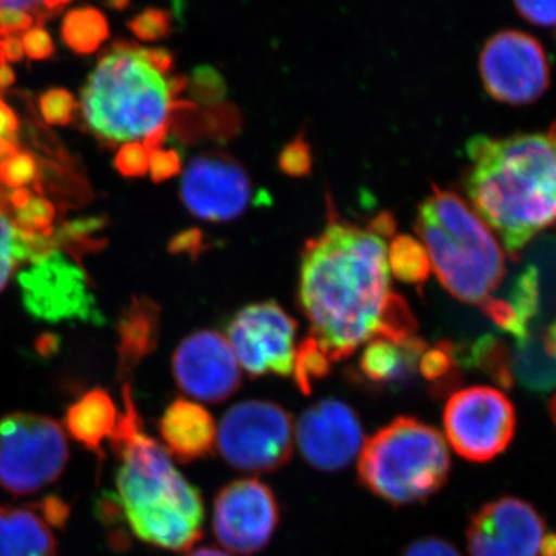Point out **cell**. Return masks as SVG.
<instances>
[{
    "instance_id": "cell-1",
    "label": "cell",
    "mask_w": 556,
    "mask_h": 556,
    "mask_svg": "<svg viewBox=\"0 0 556 556\" xmlns=\"http://www.w3.org/2000/svg\"><path fill=\"white\" fill-rule=\"evenodd\" d=\"M328 203L327 228L303 248L299 300L313 338L336 362L378 338L393 292L386 241L342 222Z\"/></svg>"
},
{
    "instance_id": "cell-13",
    "label": "cell",
    "mask_w": 556,
    "mask_h": 556,
    "mask_svg": "<svg viewBox=\"0 0 556 556\" xmlns=\"http://www.w3.org/2000/svg\"><path fill=\"white\" fill-rule=\"evenodd\" d=\"M298 325L276 302L255 303L240 311L228 327V342L252 378L292 375Z\"/></svg>"
},
{
    "instance_id": "cell-49",
    "label": "cell",
    "mask_w": 556,
    "mask_h": 556,
    "mask_svg": "<svg viewBox=\"0 0 556 556\" xmlns=\"http://www.w3.org/2000/svg\"><path fill=\"white\" fill-rule=\"evenodd\" d=\"M541 556H556V533L547 532L543 548H541Z\"/></svg>"
},
{
    "instance_id": "cell-45",
    "label": "cell",
    "mask_w": 556,
    "mask_h": 556,
    "mask_svg": "<svg viewBox=\"0 0 556 556\" xmlns=\"http://www.w3.org/2000/svg\"><path fill=\"white\" fill-rule=\"evenodd\" d=\"M35 346L40 357L50 358L61 350V338L54 332H43L36 339Z\"/></svg>"
},
{
    "instance_id": "cell-15",
    "label": "cell",
    "mask_w": 556,
    "mask_h": 556,
    "mask_svg": "<svg viewBox=\"0 0 556 556\" xmlns=\"http://www.w3.org/2000/svg\"><path fill=\"white\" fill-rule=\"evenodd\" d=\"M179 192L193 217L226 223L247 211L252 200V182L248 172L232 156L203 153L190 161Z\"/></svg>"
},
{
    "instance_id": "cell-38",
    "label": "cell",
    "mask_w": 556,
    "mask_h": 556,
    "mask_svg": "<svg viewBox=\"0 0 556 556\" xmlns=\"http://www.w3.org/2000/svg\"><path fill=\"white\" fill-rule=\"evenodd\" d=\"M20 119L13 109L0 98V163L20 150Z\"/></svg>"
},
{
    "instance_id": "cell-31",
    "label": "cell",
    "mask_w": 556,
    "mask_h": 556,
    "mask_svg": "<svg viewBox=\"0 0 556 556\" xmlns=\"http://www.w3.org/2000/svg\"><path fill=\"white\" fill-rule=\"evenodd\" d=\"M54 217H56L54 204L43 197H33L27 206L11 214L13 225L17 229L25 233L43 237V239H51L53 236Z\"/></svg>"
},
{
    "instance_id": "cell-4",
    "label": "cell",
    "mask_w": 556,
    "mask_h": 556,
    "mask_svg": "<svg viewBox=\"0 0 556 556\" xmlns=\"http://www.w3.org/2000/svg\"><path fill=\"white\" fill-rule=\"evenodd\" d=\"M186 87L188 78L175 73L170 51L116 40L90 73L80 108L91 134L113 148L170 124Z\"/></svg>"
},
{
    "instance_id": "cell-32",
    "label": "cell",
    "mask_w": 556,
    "mask_h": 556,
    "mask_svg": "<svg viewBox=\"0 0 556 556\" xmlns=\"http://www.w3.org/2000/svg\"><path fill=\"white\" fill-rule=\"evenodd\" d=\"M20 265L16 252V228L5 193L0 190V291L9 283L11 274Z\"/></svg>"
},
{
    "instance_id": "cell-26",
    "label": "cell",
    "mask_w": 556,
    "mask_h": 556,
    "mask_svg": "<svg viewBox=\"0 0 556 556\" xmlns=\"http://www.w3.org/2000/svg\"><path fill=\"white\" fill-rule=\"evenodd\" d=\"M388 269L402 283L422 287L431 273L427 249L412 236H397L387 251Z\"/></svg>"
},
{
    "instance_id": "cell-2",
    "label": "cell",
    "mask_w": 556,
    "mask_h": 556,
    "mask_svg": "<svg viewBox=\"0 0 556 556\" xmlns=\"http://www.w3.org/2000/svg\"><path fill=\"white\" fill-rule=\"evenodd\" d=\"M466 192L510 258L556 226V123L546 131L467 142Z\"/></svg>"
},
{
    "instance_id": "cell-30",
    "label": "cell",
    "mask_w": 556,
    "mask_h": 556,
    "mask_svg": "<svg viewBox=\"0 0 556 556\" xmlns=\"http://www.w3.org/2000/svg\"><path fill=\"white\" fill-rule=\"evenodd\" d=\"M0 185L10 189L28 188L31 185L36 192L42 193L39 164L35 155L20 149L3 160L0 163Z\"/></svg>"
},
{
    "instance_id": "cell-12",
    "label": "cell",
    "mask_w": 556,
    "mask_h": 556,
    "mask_svg": "<svg viewBox=\"0 0 556 556\" xmlns=\"http://www.w3.org/2000/svg\"><path fill=\"white\" fill-rule=\"evenodd\" d=\"M280 521L276 493L260 479L248 478L223 486L214 501L212 527L223 547L252 556L268 546Z\"/></svg>"
},
{
    "instance_id": "cell-27",
    "label": "cell",
    "mask_w": 556,
    "mask_h": 556,
    "mask_svg": "<svg viewBox=\"0 0 556 556\" xmlns=\"http://www.w3.org/2000/svg\"><path fill=\"white\" fill-rule=\"evenodd\" d=\"M455 345L442 340L438 345L427 348L417 364V371L430 383L431 396L439 397L453 390L457 382Z\"/></svg>"
},
{
    "instance_id": "cell-37",
    "label": "cell",
    "mask_w": 556,
    "mask_h": 556,
    "mask_svg": "<svg viewBox=\"0 0 556 556\" xmlns=\"http://www.w3.org/2000/svg\"><path fill=\"white\" fill-rule=\"evenodd\" d=\"M115 169L126 178H142L149 172V153L142 142H126L115 156Z\"/></svg>"
},
{
    "instance_id": "cell-35",
    "label": "cell",
    "mask_w": 556,
    "mask_h": 556,
    "mask_svg": "<svg viewBox=\"0 0 556 556\" xmlns=\"http://www.w3.org/2000/svg\"><path fill=\"white\" fill-rule=\"evenodd\" d=\"M78 102L65 89H50L39 97V110L42 118L51 126H68L75 116Z\"/></svg>"
},
{
    "instance_id": "cell-25",
    "label": "cell",
    "mask_w": 556,
    "mask_h": 556,
    "mask_svg": "<svg viewBox=\"0 0 556 556\" xmlns=\"http://www.w3.org/2000/svg\"><path fill=\"white\" fill-rule=\"evenodd\" d=\"M72 0H0V31L22 36L30 28L43 27Z\"/></svg>"
},
{
    "instance_id": "cell-51",
    "label": "cell",
    "mask_w": 556,
    "mask_h": 556,
    "mask_svg": "<svg viewBox=\"0 0 556 556\" xmlns=\"http://www.w3.org/2000/svg\"><path fill=\"white\" fill-rule=\"evenodd\" d=\"M130 0H105V3H108V7L110 9L115 10H123L126 9L127 5H129Z\"/></svg>"
},
{
    "instance_id": "cell-21",
    "label": "cell",
    "mask_w": 556,
    "mask_h": 556,
    "mask_svg": "<svg viewBox=\"0 0 556 556\" xmlns=\"http://www.w3.org/2000/svg\"><path fill=\"white\" fill-rule=\"evenodd\" d=\"M118 424V409L108 391L93 388L67 409L64 426L70 437L94 455L104 457L102 444L113 437Z\"/></svg>"
},
{
    "instance_id": "cell-18",
    "label": "cell",
    "mask_w": 556,
    "mask_h": 556,
    "mask_svg": "<svg viewBox=\"0 0 556 556\" xmlns=\"http://www.w3.org/2000/svg\"><path fill=\"white\" fill-rule=\"evenodd\" d=\"M160 434L166 452L182 464L204 459L217 445V426L206 408L177 399L160 419Z\"/></svg>"
},
{
    "instance_id": "cell-39",
    "label": "cell",
    "mask_w": 556,
    "mask_h": 556,
    "mask_svg": "<svg viewBox=\"0 0 556 556\" xmlns=\"http://www.w3.org/2000/svg\"><path fill=\"white\" fill-rule=\"evenodd\" d=\"M518 13L527 22L540 27H555L556 0H514Z\"/></svg>"
},
{
    "instance_id": "cell-11",
    "label": "cell",
    "mask_w": 556,
    "mask_h": 556,
    "mask_svg": "<svg viewBox=\"0 0 556 556\" xmlns=\"http://www.w3.org/2000/svg\"><path fill=\"white\" fill-rule=\"evenodd\" d=\"M17 281L25 309L39 320L93 325L105 321L87 285L86 273L60 251L31 263L30 268L22 270Z\"/></svg>"
},
{
    "instance_id": "cell-20",
    "label": "cell",
    "mask_w": 556,
    "mask_h": 556,
    "mask_svg": "<svg viewBox=\"0 0 556 556\" xmlns=\"http://www.w3.org/2000/svg\"><path fill=\"white\" fill-rule=\"evenodd\" d=\"M427 348V343L416 336L402 343L382 338L372 339L362 353L358 371L362 378L375 387L404 386L417 371L419 358Z\"/></svg>"
},
{
    "instance_id": "cell-5",
    "label": "cell",
    "mask_w": 556,
    "mask_h": 556,
    "mask_svg": "<svg viewBox=\"0 0 556 556\" xmlns=\"http://www.w3.org/2000/svg\"><path fill=\"white\" fill-rule=\"evenodd\" d=\"M415 229L442 287L484 308L506 276V257L477 212L457 193L433 186L420 204Z\"/></svg>"
},
{
    "instance_id": "cell-33",
    "label": "cell",
    "mask_w": 556,
    "mask_h": 556,
    "mask_svg": "<svg viewBox=\"0 0 556 556\" xmlns=\"http://www.w3.org/2000/svg\"><path fill=\"white\" fill-rule=\"evenodd\" d=\"M188 89L192 100L204 108H217L226 97L223 76L208 65L193 70L188 79Z\"/></svg>"
},
{
    "instance_id": "cell-48",
    "label": "cell",
    "mask_w": 556,
    "mask_h": 556,
    "mask_svg": "<svg viewBox=\"0 0 556 556\" xmlns=\"http://www.w3.org/2000/svg\"><path fill=\"white\" fill-rule=\"evenodd\" d=\"M16 83V75L9 64H0V91L9 90Z\"/></svg>"
},
{
    "instance_id": "cell-40",
    "label": "cell",
    "mask_w": 556,
    "mask_h": 556,
    "mask_svg": "<svg viewBox=\"0 0 556 556\" xmlns=\"http://www.w3.org/2000/svg\"><path fill=\"white\" fill-rule=\"evenodd\" d=\"M21 38L22 46H24V53L27 54L31 61L50 60L54 54V50H56L50 33L47 31L46 28L39 27V25L25 31Z\"/></svg>"
},
{
    "instance_id": "cell-7",
    "label": "cell",
    "mask_w": 556,
    "mask_h": 556,
    "mask_svg": "<svg viewBox=\"0 0 556 556\" xmlns=\"http://www.w3.org/2000/svg\"><path fill=\"white\" fill-rule=\"evenodd\" d=\"M68 442L60 424L31 413L0 419V486L14 496L33 495L60 479Z\"/></svg>"
},
{
    "instance_id": "cell-50",
    "label": "cell",
    "mask_w": 556,
    "mask_h": 556,
    "mask_svg": "<svg viewBox=\"0 0 556 556\" xmlns=\"http://www.w3.org/2000/svg\"><path fill=\"white\" fill-rule=\"evenodd\" d=\"M188 556H230L226 552L218 551L215 547H200L197 551L190 552Z\"/></svg>"
},
{
    "instance_id": "cell-14",
    "label": "cell",
    "mask_w": 556,
    "mask_h": 556,
    "mask_svg": "<svg viewBox=\"0 0 556 556\" xmlns=\"http://www.w3.org/2000/svg\"><path fill=\"white\" fill-rule=\"evenodd\" d=\"M546 521L532 504L501 496L471 515L467 527L470 556H541Z\"/></svg>"
},
{
    "instance_id": "cell-42",
    "label": "cell",
    "mask_w": 556,
    "mask_h": 556,
    "mask_svg": "<svg viewBox=\"0 0 556 556\" xmlns=\"http://www.w3.org/2000/svg\"><path fill=\"white\" fill-rule=\"evenodd\" d=\"M401 556H463L448 541L437 536L420 538L404 548Z\"/></svg>"
},
{
    "instance_id": "cell-29",
    "label": "cell",
    "mask_w": 556,
    "mask_h": 556,
    "mask_svg": "<svg viewBox=\"0 0 556 556\" xmlns=\"http://www.w3.org/2000/svg\"><path fill=\"white\" fill-rule=\"evenodd\" d=\"M331 368V361L327 354L318 346L317 340L311 336L306 338L298 348H295L294 372L295 382L299 390L305 396L313 393V388L318 380L325 379Z\"/></svg>"
},
{
    "instance_id": "cell-8",
    "label": "cell",
    "mask_w": 556,
    "mask_h": 556,
    "mask_svg": "<svg viewBox=\"0 0 556 556\" xmlns=\"http://www.w3.org/2000/svg\"><path fill=\"white\" fill-rule=\"evenodd\" d=\"M219 455L244 473H273L287 466L294 450V424L287 409L269 401L239 402L217 430Z\"/></svg>"
},
{
    "instance_id": "cell-43",
    "label": "cell",
    "mask_w": 556,
    "mask_h": 556,
    "mask_svg": "<svg viewBox=\"0 0 556 556\" xmlns=\"http://www.w3.org/2000/svg\"><path fill=\"white\" fill-rule=\"evenodd\" d=\"M35 510L38 511L43 521L56 527V529H64L70 518L68 504L56 495L43 497L39 504H36Z\"/></svg>"
},
{
    "instance_id": "cell-46",
    "label": "cell",
    "mask_w": 556,
    "mask_h": 556,
    "mask_svg": "<svg viewBox=\"0 0 556 556\" xmlns=\"http://www.w3.org/2000/svg\"><path fill=\"white\" fill-rule=\"evenodd\" d=\"M394 228H396V223L390 214H380L379 217L372 219L371 226H369V230L379 237L393 236Z\"/></svg>"
},
{
    "instance_id": "cell-10",
    "label": "cell",
    "mask_w": 556,
    "mask_h": 556,
    "mask_svg": "<svg viewBox=\"0 0 556 556\" xmlns=\"http://www.w3.org/2000/svg\"><path fill=\"white\" fill-rule=\"evenodd\" d=\"M482 86L493 100L527 105L551 86V62L543 43L519 30L497 31L479 54Z\"/></svg>"
},
{
    "instance_id": "cell-16",
    "label": "cell",
    "mask_w": 556,
    "mask_h": 556,
    "mask_svg": "<svg viewBox=\"0 0 556 556\" xmlns=\"http://www.w3.org/2000/svg\"><path fill=\"white\" fill-rule=\"evenodd\" d=\"M365 444V431L353 408L338 399H324L303 412L298 445L303 459L318 471L350 466Z\"/></svg>"
},
{
    "instance_id": "cell-24",
    "label": "cell",
    "mask_w": 556,
    "mask_h": 556,
    "mask_svg": "<svg viewBox=\"0 0 556 556\" xmlns=\"http://www.w3.org/2000/svg\"><path fill=\"white\" fill-rule=\"evenodd\" d=\"M62 40L76 54H91L109 39V22L93 7H79L68 11L62 21Z\"/></svg>"
},
{
    "instance_id": "cell-44",
    "label": "cell",
    "mask_w": 556,
    "mask_h": 556,
    "mask_svg": "<svg viewBox=\"0 0 556 556\" xmlns=\"http://www.w3.org/2000/svg\"><path fill=\"white\" fill-rule=\"evenodd\" d=\"M204 249L203 232L197 228L182 230L169 241V252L175 255L188 254L197 258Z\"/></svg>"
},
{
    "instance_id": "cell-47",
    "label": "cell",
    "mask_w": 556,
    "mask_h": 556,
    "mask_svg": "<svg viewBox=\"0 0 556 556\" xmlns=\"http://www.w3.org/2000/svg\"><path fill=\"white\" fill-rule=\"evenodd\" d=\"M544 334H546L548 350H551V353L556 357V318L551 327L544 329ZM548 409H551L552 420H554L556 427V393L555 396L552 397L551 404H548Z\"/></svg>"
},
{
    "instance_id": "cell-22",
    "label": "cell",
    "mask_w": 556,
    "mask_h": 556,
    "mask_svg": "<svg viewBox=\"0 0 556 556\" xmlns=\"http://www.w3.org/2000/svg\"><path fill=\"white\" fill-rule=\"evenodd\" d=\"M0 556H58V541L35 507L0 506Z\"/></svg>"
},
{
    "instance_id": "cell-6",
    "label": "cell",
    "mask_w": 556,
    "mask_h": 556,
    "mask_svg": "<svg viewBox=\"0 0 556 556\" xmlns=\"http://www.w3.org/2000/svg\"><path fill=\"white\" fill-rule=\"evenodd\" d=\"M452 459L437 428L401 416L362 447L357 475L371 495L393 507L426 503L447 484Z\"/></svg>"
},
{
    "instance_id": "cell-17",
    "label": "cell",
    "mask_w": 556,
    "mask_h": 556,
    "mask_svg": "<svg viewBox=\"0 0 556 556\" xmlns=\"http://www.w3.org/2000/svg\"><path fill=\"white\" fill-rule=\"evenodd\" d=\"M174 376L182 393L211 404L226 401L241 386L239 361L217 331L193 332L179 343Z\"/></svg>"
},
{
    "instance_id": "cell-23",
    "label": "cell",
    "mask_w": 556,
    "mask_h": 556,
    "mask_svg": "<svg viewBox=\"0 0 556 556\" xmlns=\"http://www.w3.org/2000/svg\"><path fill=\"white\" fill-rule=\"evenodd\" d=\"M511 380L530 393L556 390V357L548 350L543 329H533L525 340H515L508 358Z\"/></svg>"
},
{
    "instance_id": "cell-9",
    "label": "cell",
    "mask_w": 556,
    "mask_h": 556,
    "mask_svg": "<svg viewBox=\"0 0 556 556\" xmlns=\"http://www.w3.org/2000/svg\"><path fill=\"white\" fill-rule=\"evenodd\" d=\"M442 420L448 444L457 455L478 464L500 456L517 430L514 404L495 387L455 391L445 404Z\"/></svg>"
},
{
    "instance_id": "cell-36",
    "label": "cell",
    "mask_w": 556,
    "mask_h": 556,
    "mask_svg": "<svg viewBox=\"0 0 556 556\" xmlns=\"http://www.w3.org/2000/svg\"><path fill=\"white\" fill-rule=\"evenodd\" d=\"M278 166L289 177H305L309 174L313 159H311L309 144L303 135H299L285 146L278 156Z\"/></svg>"
},
{
    "instance_id": "cell-28",
    "label": "cell",
    "mask_w": 556,
    "mask_h": 556,
    "mask_svg": "<svg viewBox=\"0 0 556 556\" xmlns=\"http://www.w3.org/2000/svg\"><path fill=\"white\" fill-rule=\"evenodd\" d=\"M108 223V218L100 217V215L62 223L56 232L51 236V241H53L54 248H64L79 260L86 252L98 251L104 247L105 241L93 240L91 236L104 229Z\"/></svg>"
},
{
    "instance_id": "cell-19",
    "label": "cell",
    "mask_w": 556,
    "mask_h": 556,
    "mask_svg": "<svg viewBox=\"0 0 556 556\" xmlns=\"http://www.w3.org/2000/svg\"><path fill=\"white\" fill-rule=\"evenodd\" d=\"M161 308L148 298H134L118 318V376L126 380L156 350Z\"/></svg>"
},
{
    "instance_id": "cell-41",
    "label": "cell",
    "mask_w": 556,
    "mask_h": 556,
    "mask_svg": "<svg viewBox=\"0 0 556 556\" xmlns=\"http://www.w3.org/2000/svg\"><path fill=\"white\" fill-rule=\"evenodd\" d=\"M150 177L155 182H163L175 177L181 170V159L177 150L156 149L149 152Z\"/></svg>"
},
{
    "instance_id": "cell-52",
    "label": "cell",
    "mask_w": 556,
    "mask_h": 556,
    "mask_svg": "<svg viewBox=\"0 0 556 556\" xmlns=\"http://www.w3.org/2000/svg\"><path fill=\"white\" fill-rule=\"evenodd\" d=\"M5 36H9V35H5V33L0 31V40H2L3 38H5Z\"/></svg>"
},
{
    "instance_id": "cell-3",
    "label": "cell",
    "mask_w": 556,
    "mask_h": 556,
    "mask_svg": "<svg viewBox=\"0 0 556 556\" xmlns=\"http://www.w3.org/2000/svg\"><path fill=\"white\" fill-rule=\"evenodd\" d=\"M124 412L110 438L121 460L116 486L131 532L152 546L185 552L203 538L204 504L199 489L172 464L166 448L148 437L129 382Z\"/></svg>"
},
{
    "instance_id": "cell-34",
    "label": "cell",
    "mask_w": 556,
    "mask_h": 556,
    "mask_svg": "<svg viewBox=\"0 0 556 556\" xmlns=\"http://www.w3.org/2000/svg\"><path fill=\"white\" fill-rule=\"evenodd\" d=\"M127 27L142 42H155L174 31V14L166 10L148 9L131 17Z\"/></svg>"
}]
</instances>
